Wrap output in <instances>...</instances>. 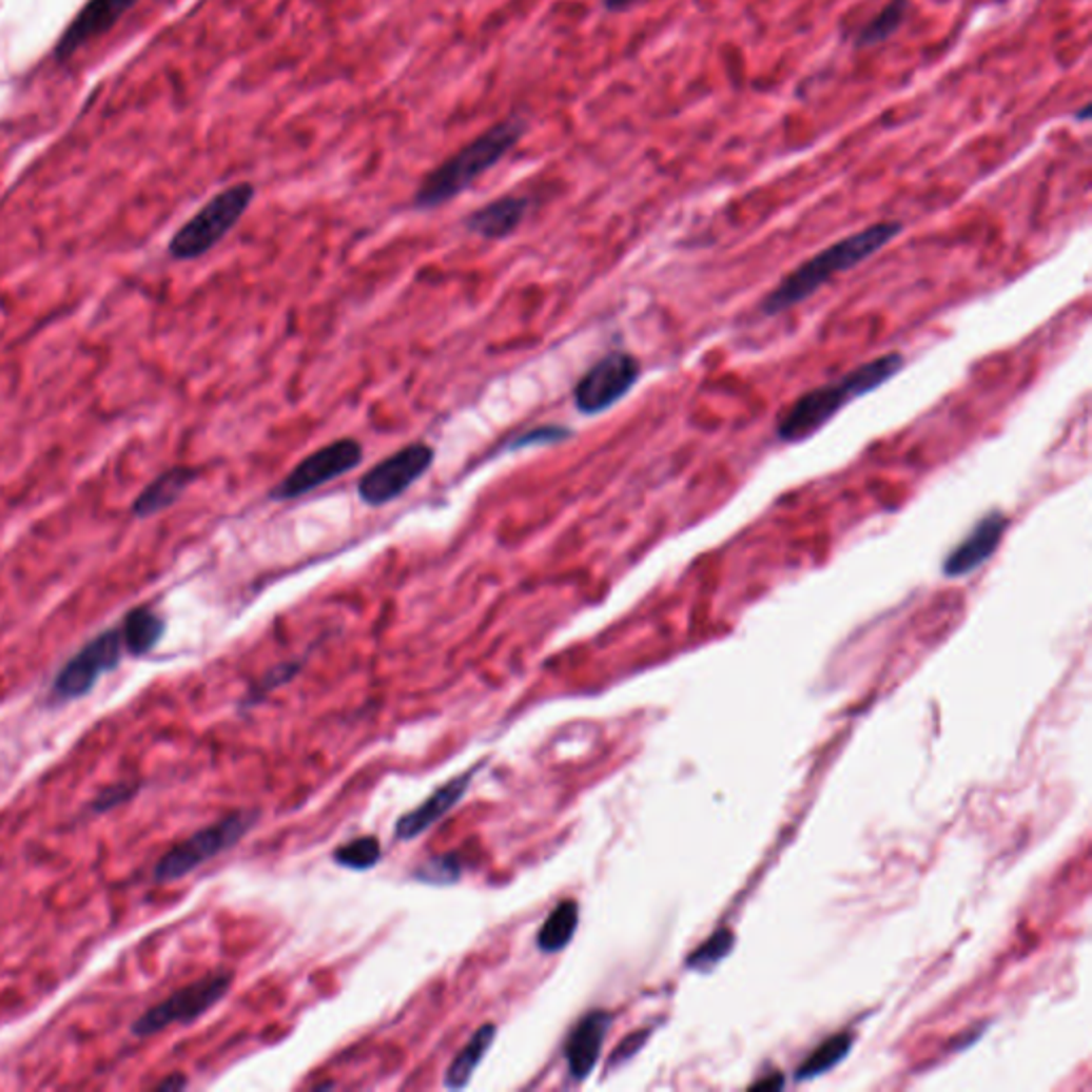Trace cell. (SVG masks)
<instances>
[{
  "instance_id": "1",
  "label": "cell",
  "mask_w": 1092,
  "mask_h": 1092,
  "mask_svg": "<svg viewBox=\"0 0 1092 1092\" xmlns=\"http://www.w3.org/2000/svg\"><path fill=\"white\" fill-rule=\"evenodd\" d=\"M527 129V120L514 116L483 131L476 139L468 141L423 177L412 206L416 210H435L457 199L481 175L516 148Z\"/></svg>"
},
{
  "instance_id": "2",
  "label": "cell",
  "mask_w": 1092,
  "mask_h": 1092,
  "mask_svg": "<svg viewBox=\"0 0 1092 1092\" xmlns=\"http://www.w3.org/2000/svg\"><path fill=\"white\" fill-rule=\"evenodd\" d=\"M902 233V225L896 220L877 222L854 235H847L833 246L817 252L777 285L762 301V314H781L804 299H808L819 287H824L833 276L854 269L862 260L871 258Z\"/></svg>"
},
{
  "instance_id": "3",
  "label": "cell",
  "mask_w": 1092,
  "mask_h": 1092,
  "mask_svg": "<svg viewBox=\"0 0 1092 1092\" xmlns=\"http://www.w3.org/2000/svg\"><path fill=\"white\" fill-rule=\"evenodd\" d=\"M902 356L898 352L881 354L869 363H862L860 368L850 372L837 383H831L826 387L811 389L808 393L800 395L781 416L777 423V435L783 442H802L811 437L815 431L828 425L835 414L847 406L852 399L862 397L875 389H879L883 383L894 378L902 370Z\"/></svg>"
},
{
  "instance_id": "4",
  "label": "cell",
  "mask_w": 1092,
  "mask_h": 1092,
  "mask_svg": "<svg viewBox=\"0 0 1092 1092\" xmlns=\"http://www.w3.org/2000/svg\"><path fill=\"white\" fill-rule=\"evenodd\" d=\"M254 187L239 181L212 197L169 241V254L177 260H195L216 248L243 218L254 201Z\"/></svg>"
},
{
  "instance_id": "5",
  "label": "cell",
  "mask_w": 1092,
  "mask_h": 1092,
  "mask_svg": "<svg viewBox=\"0 0 1092 1092\" xmlns=\"http://www.w3.org/2000/svg\"><path fill=\"white\" fill-rule=\"evenodd\" d=\"M256 811H235L220 819V822L195 833L187 841L177 843L158 860L154 869L156 881H177L199 869L201 864L210 862L212 858L220 856L222 852L231 850L256 824Z\"/></svg>"
},
{
  "instance_id": "6",
  "label": "cell",
  "mask_w": 1092,
  "mask_h": 1092,
  "mask_svg": "<svg viewBox=\"0 0 1092 1092\" xmlns=\"http://www.w3.org/2000/svg\"><path fill=\"white\" fill-rule=\"evenodd\" d=\"M363 462V446L354 437H339L329 442L306 460H301L276 487L271 489L269 498L273 502H289L304 498L323 485L342 479L352 472Z\"/></svg>"
},
{
  "instance_id": "7",
  "label": "cell",
  "mask_w": 1092,
  "mask_h": 1092,
  "mask_svg": "<svg viewBox=\"0 0 1092 1092\" xmlns=\"http://www.w3.org/2000/svg\"><path fill=\"white\" fill-rule=\"evenodd\" d=\"M433 460L435 450L427 442H412L395 450L358 479L356 491L360 502L372 508L391 504L427 474Z\"/></svg>"
},
{
  "instance_id": "8",
  "label": "cell",
  "mask_w": 1092,
  "mask_h": 1092,
  "mask_svg": "<svg viewBox=\"0 0 1092 1092\" xmlns=\"http://www.w3.org/2000/svg\"><path fill=\"white\" fill-rule=\"evenodd\" d=\"M231 983H233V975L222 971V973H212L184 988H179L177 992L167 996L162 1003L148 1010L133 1025V1033L137 1037H150V1035L164 1031L171 1025L195 1022L206 1012H210L218 1000H222L227 996Z\"/></svg>"
},
{
  "instance_id": "9",
  "label": "cell",
  "mask_w": 1092,
  "mask_h": 1092,
  "mask_svg": "<svg viewBox=\"0 0 1092 1092\" xmlns=\"http://www.w3.org/2000/svg\"><path fill=\"white\" fill-rule=\"evenodd\" d=\"M641 378V363L633 354L615 350L602 356L574 387V406L585 416H596L619 404Z\"/></svg>"
},
{
  "instance_id": "10",
  "label": "cell",
  "mask_w": 1092,
  "mask_h": 1092,
  "mask_svg": "<svg viewBox=\"0 0 1092 1092\" xmlns=\"http://www.w3.org/2000/svg\"><path fill=\"white\" fill-rule=\"evenodd\" d=\"M122 633L120 629H108L99 633L95 641H90L73 660L64 664L54 681V698L56 700H75L95 687L103 672H110L118 666L122 658Z\"/></svg>"
},
{
  "instance_id": "11",
  "label": "cell",
  "mask_w": 1092,
  "mask_h": 1092,
  "mask_svg": "<svg viewBox=\"0 0 1092 1092\" xmlns=\"http://www.w3.org/2000/svg\"><path fill=\"white\" fill-rule=\"evenodd\" d=\"M1010 527V519L1000 510L986 512L975 527L964 535V540L950 551L943 562V574L948 579H960L975 572L983 566L1003 542V535Z\"/></svg>"
},
{
  "instance_id": "12",
  "label": "cell",
  "mask_w": 1092,
  "mask_h": 1092,
  "mask_svg": "<svg viewBox=\"0 0 1092 1092\" xmlns=\"http://www.w3.org/2000/svg\"><path fill=\"white\" fill-rule=\"evenodd\" d=\"M135 3L137 0H87L58 39L54 50L56 60H66L90 39L112 31L122 16L135 7Z\"/></svg>"
},
{
  "instance_id": "13",
  "label": "cell",
  "mask_w": 1092,
  "mask_h": 1092,
  "mask_svg": "<svg viewBox=\"0 0 1092 1092\" xmlns=\"http://www.w3.org/2000/svg\"><path fill=\"white\" fill-rule=\"evenodd\" d=\"M476 773H479V766L457 775L448 783H444L440 789H435L421 806L402 815L395 824V837L402 841H412L418 835H423L425 831H429L433 824H437L440 819L457 806L460 800L468 794L470 783L476 777Z\"/></svg>"
},
{
  "instance_id": "14",
  "label": "cell",
  "mask_w": 1092,
  "mask_h": 1092,
  "mask_svg": "<svg viewBox=\"0 0 1092 1092\" xmlns=\"http://www.w3.org/2000/svg\"><path fill=\"white\" fill-rule=\"evenodd\" d=\"M610 1025H612V1014H608L604 1010H596V1012H589L587 1016H583L581 1022L570 1033L564 1054H566V1062H568V1073L574 1081L587 1079L593 1073V1069L598 1067Z\"/></svg>"
},
{
  "instance_id": "15",
  "label": "cell",
  "mask_w": 1092,
  "mask_h": 1092,
  "mask_svg": "<svg viewBox=\"0 0 1092 1092\" xmlns=\"http://www.w3.org/2000/svg\"><path fill=\"white\" fill-rule=\"evenodd\" d=\"M527 210L529 201L525 197L506 195L474 210L464 225L470 233L483 239H506L521 227Z\"/></svg>"
},
{
  "instance_id": "16",
  "label": "cell",
  "mask_w": 1092,
  "mask_h": 1092,
  "mask_svg": "<svg viewBox=\"0 0 1092 1092\" xmlns=\"http://www.w3.org/2000/svg\"><path fill=\"white\" fill-rule=\"evenodd\" d=\"M199 472L195 468L177 466L167 472H162L154 483H150L141 495L133 504V514L139 519L154 516L167 508H171L187 489L197 481Z\"/></svg>"
},
{
  "instance_id": "17",
  "label": "cell",
  "mask_w": 1092,
  "mask_h": 1092,
  "mask_svg": "<svg viewBox=\"0 0 1092 1092\" xmlns=\"http://www.w3.org/2000/svg\"><path fill=\"white\" fill-rule=\"evenodd\" d=\"M495 1035H498V1029L495 1025H483L474 1035L472 1039L462 1048V1052L454 1056V1060L450 1062V1067L446 1069V1075H444V1086L448 1090H462L470 1084L474 1071L481 1067L485 1054L489 1052V1048L493 1046L495 1041Z\"/></svg>"
},
{
  "instance_id": "18",
  "label": "cell",
  "mask_w": 1092,
  "mask_h": 1092,
  "mask_svg": "<svg viewBox=\"0 0 1092 1092\" xmlns=\"http://www.w3.org/2000/svg\"><path fill=\"white\" fill-rule=\"evenodd\" d=\"M579 918H581L579 902L577 900H562L553 909V912L546 916L542 929L538 931L535 943H538L540 952H544V954H558V952L566 950L572 943L574 935H577Z\"/></svg>"
},
{
  "instance_id": "19",
  "label": "cell",
  "mask_w": 1092,
  "mask_h": 1092,
  "mask_svg": "<svg viewBox=\"0 0 1092 1092\" xmlns=\"http://www.w3.org/2000/svg\"><path fill=\"white\" fill-rule=\"evenodd\" d=\"M122 643L133 656H145L152 651L164 633V621L148 606L131 610L122 623Z\"/></svg>"
},
{
  "instance_id": "20",
  "label": "cell",
  "mask_w": 1092,
  "mask_h": 1092,
  "mask_svg": "<svg viewBox=\"0 0 1092 1092\" xmlns=\"http://www.w3.org/2000/svg\"><path fill=\"white\" fill-rule=\"evenodd\" d=\"M906 12V0H890L885 3L866 24L860 26V31L854 37L856 47H875L888 41L904 22Z\"/></svg>"
},
{
  "instance_id": "21",
  "label": "cell",
  "mask_w": 1092,
  "mask_h": 1092,
  "mask_svg": "<svg viewBox=\"0 0 1092 1092\" xmlns=\"http://www.w3.org/2000/svg\"><path fill=\"white\" fill-rule=\"evenodd\" d=\"M850 1050H852V1037L847 1033L828 1037L822 1046H819L817 1050H813L808 1054L804 1065L796 1071V1079L798 1081L800 1079H811V1077H817V1075L831 1071L833 1067H837L847 1056Z\"/></svg>"
},
{
  "instance_id": "22",
  "label": "cell",
  "mask_w": 1092,
  "mask_h": 1092,
  "mask_svg": "<svg viewBox=\"0 0 1092 1092\" xmlns=\"http://www.w3.org/2000/svg\"><path fill=\"white\" fill-rule=\"evenodd\" d=\"M333 860L350 871H370L383 860V845L376 837L354 839L333 852Z\"/></svg>"
},
{
  "instance_id": "23",
  "label": "cell",
  "mask_w": 1092,
  "mask_h": 1092,
  "mask_svg": "<svg viewBox=\"0 0 1092 1092\" xmlns=\"http://www.w3.org/2000/svg\"><path fill=\"white\" fill-rule=\"evenodd\" d=\"M735 948V935L727 929H719L713 933L698 950H694L687 958V967L694 971H710L715 964H719L730 950Z\"/></svg>"
},
{
  "instance_id": "24",
  "label": "cell",
  "mask_w": 1092,
  "mask_h": 1092,
  "mask_svg": "<svg viewBox=\"0 0 1092 1092\" xmlns=\"http://www.w3.org/2000/svg\"><path fill=\"white\" fill-rule=\"evenodd\" d=\"M464 873V864L457 854H446L429 858L423 866L416 869V879L429 885H450L460 881Z\"/></svg>"
},
{
  "instance_id": "25",
  "label": "cell",
  "mask_w": 1092,
  "mask_h": 1092,
  "mask_svg": "<svg viewBox=\"0 0 1092 1092\" xmlns=\"http://www.w3.org/2000/svg\"><path fill=\"white\" fill-rule=\"evenodd\" d=\"M570 437H572V429L566 425H540L525 433H519L514 440H510L506 444V450L514 452V450L531 448V446H551V444L566 442Z\"/></svg>"
},
{
  "instance_id": "26",
  "label": "cell",
  "mask_w": 1092,
  "mask_h": 1092,
  "mask_svg": "<svg viewBox=\"0 0 1092 1092\" xmlns=\"http://www.w3.org/2000/svg\"><path fill=\"white\" fill-rule=\"evenodd\" d=\"M299 662H289V664H280L273 670H269V675L262 679V683L258 685V694H267L271 689H276L280 685H285L287 681H291L295 677V672L299 670Z\"/></svg>"
},
{
  "instance_id": "27",
  "label": "cell",
  "mask_w": 1092,
  "mask_h": 1092,
  "mask_svg": "<svg viewBox=\"0 0 1092 1092\" xmlns=\"http://www.w3.org/2000/svg\"><path fill=\"white\" fill-rule=\"evenodd\" d=\"M647 1035H649V1029L629 1035V1037H627V1039H625V1041H623V1044L612 1052V1056H610V1067H617V1065H621L623 1060L631 1058L636 1052H639V1050L645 1046Z\"/></svg>"
},
{
  "instance_id": "28",
  "label": "cell",
  "mask_w": 1092,
  "mask_h": 1092,
  "mask_svg": "<svg viewBox=\"0 0 1092 1092\" xmlns=\"http://www.w3.org/2000/svg\"><path fill=\"white\" fill-rule=\"evenodd\" d=\"M131 796H133V787H129V785H114V787L105 789V792L95 800L93 808H95V811H99V813H101V811H110L112 806H116V804L124 802V800H126V798H131Z\"/></svg>"
},
{
  "instance_id": "29",
  "label": "cell",
  "mask_w": 1092,
  "mask_h": 1092,
  "mask_svg": "<svg viewBox=\"0 0 1092 1092\" xmlns=\"http://www.w3.org/2000/svg\"><path fill=\"white\" fill-rule=\"evenodd\" d=\"M604 3V9L610 12V14H619V12H625L629 7H633L639 0H602Z\"/></svg>"
},
{
  "instance_id": "30",
  "label": "cell",
  "mask_w": 1092,
  "mask_h": 1092,
  "mask_svg": "<svg viewBox=\"0 0 1092 1092\" xmlns=\"http://www.w3.org/2000/svg\"><path fill=\"white\" fill-rule=\"evenodd\" d=\"M184 1086H187L184 1077H169L167 1081L158 1084V1090H173V1088H184Z\"/></svg>"
}]
</instances>
